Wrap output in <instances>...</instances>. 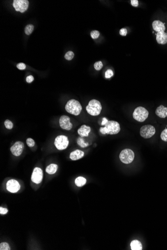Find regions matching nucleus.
<instances>
[{"instance_id": "1", "label": "nucleus", "mask_w": 167, "mask_h": 250, "mask_svg": "<svg viewBox=\"0 0 167 250\" xmlns=\"http://www.w3.org/2000/svg\"><path fill=\"white\" fill-rule=\"evenodd\" d=\"M153 28L157 32L156 40L159 44L165 45L167 43V33L165 32L166 27L164 24L159 20L153 22Z\"/></svg>"}, {"instance_id": "2", "label": "nucleus", "mask_w": 167, "mask_h": 250, "mask_svg": "<svg viewBox=\"0 0 167 250\" xmlns=\"http://www.w3.org/2000/svg\"><path fill=\"white\" fill-rule=\"evenodd\" d=\"M120 126L118 122L113 120L108 121L105 125V127L100 128V131L103 134H118L120 131Z\"/></svg>"}, {"instance_id": "3", "label": "nucleus", "mask_w": 167, "mask_h": 250, "mask_svg": "<svg viewBox=\"0 0 167 250\" xmlns=\"http://www.w3.org/2000/svg\"><path fill=\"white\" fill-rule=\"evenodd\" d=\"M65 109L69 113L77 116L80 115L82 107L78 101L75 99H71L67 103Z\"/></svg>"}, {"instance_id": "4", "label": "nucleus", "mask_w": 167, "mask_h": 250, "mask_svg": "<svg viewBox=\"0 0 167 250\" xmlns=\"http://www.w3.org/2000/svg\"><path fill=\"white\" fill-rule=\"evenodd\" d=\"M86 111L89 115L92 116H97L100 114L102 111V105L100 102L96 99H92L89 102L86 107Z\"/></svg>"}, {"instance_id": "5", "label": "nucleus", "mask_w": 167, "mask_h": 250, "mask_svg": "<svg viewBox=\"0 0 167 250\" xmlns=\"http://www.w3.org/2000/svg\"><path fill=\"white\" fill-rule=\"evenodd\" d=\"M148 111L143 107H138L134 110L133 116L135 119L139 122H143L147 119Z\"/></svg>"}, {"instance_id": "6", "label": "nucleus", "mask_w": 167, "mask_h": 250, "mask_svg": "<svg viewBox=\"0 0 167 250\" xmlns=\"http://www.w3.org/2000/svg\"><path fill=\"white\" fill-rule=\"evenodd\" d=\"M120 159L124 164H130L133 162L135 154L133 150L130 149H125L122 150L119 156Z\"/></svg>"}, {"instance_id": "7", "label": "nucleus", "mask_w": 167, "mask_h": 250, "mask_svg": "<svg viewBox=\"0 0 167 250\" xmlns=\"http://www.w3.org/2000/svg\"><path fill=\"white\" fill-rule=\"evenodd\" d=\"M68 137L65 135H59L55 140L54 144L58 150H63L66 149L69 145Z\"/></svg>"}, {"instance_id": "8", "label": "nucleus", "mask_w": 167, "mask_h": 250, "mask_svg": "<svg viewBox=\"0 0 167 250\" xmlns=\"http://www.w3.org/2000/svg\"><path fill=\"white\" fill-rule=\"evenodd\" d=\"M155 128L151 125H144L140 129V135L142 137L148 139L152 137L155 134Z\"/></svg>"}, {"instance_id": "9", "label": "nucleus", "mask_w": 167, "mask_h": 250, "mask_svg": "<svg viewBox=\"0 0 167 250\" xmlns=\"http://www.w3.org/2000/svg\"><path fill=\"white\" fill-rule=\"evenodd\" d=\"M29 1L27 0H15L13 1L14 8L17 12L24 13L28 9Z\"/></svg>"}, {"instance_id": "10", "label": "nucleus", "mask_w": 167, "mask_h": 250, "mask_svg": "<svg viewBox=\"0 0 167 250\" xmlns=\"http://www.w3.org/2000/svg\"><path fill=\"white\" fill-rule=\"evenodd\" d=\"M43 178V172L40 168L36 167L34 169L33 172L31 176V180L34 183L40 184L42 181Z\"/></svg>"}, {"instance_id": "11", "label": "nucleus", "mask_w": 167, "mask_h": 250, "mask_svg": "<svg viewBox=\"0 0 167 250\" xmlns=\"http://www.w3.org/2000/svg\"><path fill=\"white\" fill-rule=\"evenodd\" d=\"M24 144L21 141H17L10 148L11 152L15 156H19L23 152Z\"/></svg>"}, {"instance_id": "12", "label": "nucleus", "mask_w": 167, "mask_h": 250, "mask_svg": "<svg viewBox=\"0 0 167 250\" xmlns=\"http://www.w3.org/2000/svg\"><path fill=\"white\" fill-rule=\"evenodd\" d=\"M60 126L62 129L70 131L73 127L72 123L70 122V119L69 116L66 115H62L59 120Z\"/></svg>"}, {"instance_id": "13", "label": "nucleus", "mask_w": 167, "mask_h": 250, "mask_svg": "<svg viewBox=\"0 0 167 250\" xmlns=\"http://www.w3.org/2000/svg\"><path fill=\"white\" fill-rule=\"evenodd\" d=\"M21 186L19 182L14 179H11L7 182L6 188L10 192L15 193L20 189Z\"/></svg>"}, {"instance_id": "14", "label": "nucleus", "mask_w": 167, "mask_h": 250, "mask_svg": "<svg viewBox=\"0 0 167 250\" xmlns=\"http://www.w3.org/2000/svg\"><path fill=\"white\" fill-rule=\"evenodd\" d=\"M91 131L90 127H88L86 125H83L78 130V133L81 136V137H87Z\"/></svg>"}, {"instance_id": "15", "label": "nucleus", "mask_w": 167, "mask_h": 250, "mask_svg": "<svg viewBox=\"0 0 167 250\" xmlns=\"http://www.w3.org/2000/svg\"><path fill=\"white\" fill-rule=\"evenodd\" d=\"M84 156V152L80 150H76L71 153L70 158L72 160L75 161L80 159Z\"/></svg>"}, {"instance_id": "16", "label": "nucleus", "mask_w": 167, "mask_h": 250, "mask_svg": "<svg viewBox=\"0 0 167 250\" xmlns=\"http://www.w3.org/2000/svg\"><path fill=\"white\" fill-rule=\"evenodd\" d=\"M156 114L161 118H165L167 116V107L164 105H160L156 110Z\"/></svg>"}, {"instance_id": "17", "label": "nucleus", "mask_w": 167, "mask_h": 250, "mask_svg": "<svg viewBox=\"0 0 167 250\" xmlns=\"http://www.w3.org/2000/svg\"><path fill=\"white\" fill-rule=\"evenodd\" d=\"M131 248L132 250H142L143 249L142 244L138 240H133L131 243Z\"/></svg>"}, {"instance_id": "18", "label": "nucleus", "mask_w": 167, "mask_h": 250, "mask_svg": "<svg viewBox=\"0 0 167 250\" xmlns=\"http://www.w3.org/2000/svg\"><path fill=\"white\" fill-rule=\"evenodd\" d=\"M58 165L55 164H51L47 167L46 171L49 174H54L56 172L58 169Z\"/></svg>"}, {"instance_id": "19", "label": "nucleus", "mask_w": 167, "mask_h": 250, "mask_svg": "<svg viewBox=\"0 0 167 250\" xmlns=\"http://www.w3.org/2000/svg\"><path fill=\"white\" fill-rule=\"evenodd\" d=\"M86 182V179L83 177H78L75 179V184L78 187H82L84 185H85Z\"/></svg>"}, {"instance_id": "20", "label": "nucleus", "mask_w": 167, "mask_h": 250, "mask_svg": "<svg viewBox=\"0 0 167 250\" xmlns=\"http://www.w3.org/2000/svg\"><path fill=\"white\" fill-rule=\"evenodd\" d=\"M77 143L80 147L82 148L86 147L89 146L88 143H85L84 140L82 137H79L77 139Z\"/></svg>"}, {"instance_id": "21", "label": "nucleus", "mask_w": 167, "mask_h": 250, "mask_svg": "<svg viewBox=\"0 0 167 250\" xmlns=\"http://www.w3.org/2000/svg\"><path fill=\"white\" fill-rule=\"evenodd\" d=\"M34 29V26L33 25H28L25 28V32L27 35H30L32 34Z\"/></svg>"}, {"instance_id": "22", "label": "nucleus", "mask_w": 167, "mask_h": 250, "mask_svg": "<svg viewBox=\"0 0 167 250\" xmlns=\"http://www.w3.org/2000/svg\"><path fill=\"white\" fill-rule=\"evenodd\" d=\"M74 57V54L72 51H68L65 55V58L68 61L72 60Z\"/></svg>"}, {"instance_id": "23", "label": "nucleus", "mask_w": 167, "mask_h": 250, "mask_svg": "<svg viewBox=\"0 0 167 250\" xmlns=\"http://www.w3.org/2000/svg\"><path fill=\"white\" fill-rule=\"evenodd\" d=\"M0 250H10L11 248L10 247L9 244L6 242H2L0 244Z\"/></svg>"}, {"instance_id": "24", "label": "nucleus", "mask_w": 167, "mask_h": 250, "mask_svg": "<svg viewBox=\"0 0 167 250\" xmlns=\"http://www.w3.org/2000/svg\"><path fill=\"white\" fill-rule=\"evenodd\" d=\"M4 124L6 128L8 129H11L13 127V124L12 123V121H10L9 120H6Z\"/></svg>"}, {"instance_id": "25", "label": "nucleus", "mask_w": 167, "mask_h": 250, "mask_svg": "<svg viewBox=\"0 0 167 250\" xmlns=\"http://www.w3.org/2000/svg\"><path fill=\"white\" fill-rule=\"evenodd\" d=\"M161 138L162 140L167 142V129H165L162 132L161 134Z\"/></svg>"}, {"instance_id": "26", "label": "nucleus", "mask_w": 167, "mask_h": 250, "mask_svg": "<svg viewBox=\"0 0 167 250\" xmlns=\"http://www.w3.org/2000/svg\"><path fill=\"white\" fill-rule=\"evenodd\" d=\"M100 36V32L98 30H93L91 32V36L93 39H96L98 38Z\"/></svg>"}, {"instance_id": "27", "label": "nucleus", "mask_w": 167, "mask_h": 250, "mask_svg": "<svg viewBox=\"0 0 167 250\" xmlns=\"http://www.w3.org/2000/svg\"><path fill=\"white\" fill-rule=\"evenodd\" d=\"M26 143L30 147H33L35 144V142L32 138H29L26 140Z\"/></svg>"}, {"instance_id": "28", "label": "nucleus", "mask_w": 167, "mask_h": 250, "mask_svg": "<svg viewBox=\"0 0 167 250\" xmlns=\"http://www.w3.org/2000/svg\"><path fill=\"white\" fill-rule=\"evenodd\" d=\"M103 67V63L101 61L96 62L95 63L94 68L97 71H100L102 68Z\"/></svg>"}, {"instance_id": "29", "label": "nucleus", "mask_w": 167, "mask_h": 250, "mask_svg": "<svg viewBox=\"0 0 167 250\" xmlns=\"http://www.w3.org/2000/svg\"><path fill=\"white\" fill-rule=\"evenodd\" d=\"M113 75H114V73L111 70H108L105 73V78L107 79L111 78Z\"/></svg>"}, {"instance_id": "30", "label": "nucleus", "mask_w": 167, "mask_h": 250, "mask_svg": "<svg viewBox=\"0 0 167 250\" xmlns=\"http://www.w3.org/2000/svg\"><path fill=\"white\" fill-rule=\"evenodd\" d=\"M17 67L18 69H19L20 70H24L26 69V66L25 64L24 63H23V62H21V63H18L17 65Z\"/></svg>"}, {"instance_id": "31", "label": "nucleus", "mask_w": 167, "mask_h": 250, "mask_svg": "<svg viewBox=\"0 0 167 250\" xmlns=\"http://www.w3.org/2000/svg\"><path fill=\"white\" fill-rule=\"evenodd\" d=\"M127 30L125 29V28L121 29L120 30V34H121V36H126L127 34Z\"/></svg>"}, {"instance_id": "32", "label": "nucleus", "mask_w": 167, "mask_h": 250, "mask_svg": "<svg viewBox=\"0 0 167 250\" xmlns=\"http://www.w3.org/2000/svg\"><path fill=\"white\" fill-rule=\"evenodd\" d=\"M8 210L7 208H4L1 207H0V214L1 215H5L8 213Z\"/></svg>"}, {"instance_id": "33", "label": "nucleus", "mask_w": 167, "mask_h": 250, "mask_svg": "<svg viewBox=\"0 0 167 250\" xmlns=\"http://www.w3.org/2000/svg\"><path fill=\"white\" fill-rule=\"evenodd\" d=\"M131 4L133 7H137L139 5V2L138 0H131Z\"/></svg>"}, {"instance_id": "34", "label": "nucleus", "mask_w": 167, "mask_h": 250, "mask_svg": "<svg viewBox=\"0 0 167 250\" xmlns=\"http://www.w3.org/2000/svg\"><path fill=\"white\" fill-rule=\"evenodd\" d=\"M34 79V78L33 76H32V75H29V76H27V78H26V82L28 83H31L33 81Z\"/></svg>"}, {"instance_id": "35", "label": "nucleus", "mask_w": 167, "mask_h": 250, "mask_svg": "<svg viewBox=\"0 0 167 250\" xmlns=\"http://www.w3.org/2000/svg\"><path fill=\"white\" fill-rule=\"evenodd\" d=\"M108 122V120L107 119L106 117H104L103 119L101 125H105Z\"/></svg>"}]
</instances>
